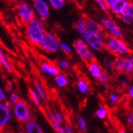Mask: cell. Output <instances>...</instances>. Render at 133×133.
Segmentation results:
<instances>
[{
  "mask_svg": "<svg viewBox=\"0 0 133 133\" xmlns=\"http://www.w3.org/2000/svg\"><path fill=\"white\" fill-rule=\"evenodd\" d=\"M12 113L16 120L24 124L32 120L29 104L24 100H21L12 106Z\"/></svg>",
  "mask_w": 133,
  "mask_h": 133,
  "instance_id": "277c9868",
  "label": "cell"
},
{
  "mask_svg": "<svg viewBox=\"0 0 133 133\" xmlns=\"http://www.w3.org/2000/svg\"><path fill=\"white\" fill-rule=\"evenodd\" d=\"M64 131H65V133H74L72 128H71V126L68 124H66L64 127Z\"/></svg>",
  "mask_w": 133,
  "mask_h": 133,
  "instance_id": "60d3db41",
  "label": "cell"
},
{
  "mask_svg": "<svg viewBox=\"0 0 133 133\" xmlns=\"http://www.w3.org/2000/svg\"><path fill=\"white\" fill-rule=\"evenodd\" d=\"M73 49L75 50L77 56L84 62H91L96 61L94 53L90 49L88 44L83 38H77L73 43Z\"/></svg>",
  "mask_w": 133,
  "mask_h": 133,
  "instance_id": "3957f363",
  "label": "cell"
},
{
  "mask_svg": "<svg viewBox=\"0 0 133 133\" xmlns=\"http://www.w3.org/2000/svg\"><path fill=\"white\" fill-rule=\"evenodd\" d=\"M117 1V0H104L105 2V4L106 6V8H107L108 10H110L111 8V7L114 5V3Z\"/></svg>",
  "mask_w": 133,
  "mask_h": 133,
  "instance_id": "74e56055",
  "label": "cell"
},
{
  "mask_svg": "<svg viewBox=\"0 0 133 133\" xmlns=\"http://www.w3.org/2000/svg\"><path fill=\"white\" fill-rule=\"evenodd\" d=\"M84 33L87 32V33L102 34L103 32V29L101 24L96 21L95 20L89 17H84Z\"/></svg>",
  "mask_w": 133,
  "mask_h": 133,
  "instance_id": "8fae6325",
  "label": "cell"
},
{
  "mask_svg": "<svg viewBox=\"0 0 133 133\" xmlns=\"http://www.w3.org/2000/svg\"><path fill=\"white\" fill-rule=\"evenodd\" d=\"M77 127L81 132H85L88 128V124L86 119L83 116H79L77 118Z\"/></svg>",
  "mask_w": 133,
  "mask_h": 133,
  "instance_id": "d4e9b609",
  "label": "cell"
},
{
  "mask_svg": "<svg viewBox=\"0 0 133 133\" xmlns=\"http://www.w3.org/2000/svg\"><path fill=\"white\" fill-rule=\"evenodd\" d=\"M58 67L59 70L65 71V70H68L70 68V64L66 60L62 59V60H59L58 61Z\"/></svg>",
  "mask_w": 133,
  "mask_h": 133,
  "instance_id": "4dcf8cb0",
  "label": "cell"
},
{
  "mask_svg": "<svg viewBox=\"0 0 133 133\" xmlns=\"http://www.w3.org/2000/svg\"><path fill=\"white\" fill-rule=\"evenodd\" d=\"M76 88L81 94H87L89 90V83L84 78H79L76 82Z\"/></svg>",
  "mask_w": 133,
  "mask_h": 133,
  "instance_id": "ac0fdd59",
  "label": "cell"
},
{
  "mask_svg": "<svg viewBox=\"0 0 133 133\" xmlns=\"http://www.w3.org/2000/svg\"><path fill=\"white\" fill-rule=\"evenodd\" d=\"M129 85V82L128 79L126 78H123L122 80L120 81V86L123 88H127V87Z\"/></svg>",
  "mask_w": 133,
  "mask_h": 133,
  "instance_id": "ab89813d",
  "label": "cell"
},
{
  "mask_svg": "<svg viewBox=\"0 0 133 133\" xmlns=\"http://www.w3.org/2000/svg\"><path fill=\"white\" fill-rule=\"evenodd\" d=\"M133 25V22H132V25Z\"/></svg>",
  "mask_w": 133,
  "mask_h": 133,
  "instance_id": "ee69618b",
  "label": "cell"
},
{
  "mask_svg": "<svg viewBox=\"0 0 133 133\" xmlns=\"http://www.w3.org/2000/svg\"><path fill=\"white\" fill-rule=\"evenodd\" d=\"M126 94H127V96L128 98V100L133 103V83H129V85L126 88Z\"/></svg>",
  "mask_w": 133,
  "mask_h": 133,
  "instance_id": "d6a6232c",
  "label": "cell"
},
{
  "mask_svg": "<svg viewBox=\"0 0 133 133\" xmlns=\"http://www.w3.org/2000/svg\"><path fill=\"white\" fill-rule=\"evenodd\" d=\"M54 115H55V119H56V120L59 123H60V124L63 123V122H64V117H63V115L61 114V113H59V112H55L54 113Z\"/></svg>",
  "mask_w": 133,
  "mask_h": 133,
  "instance_id": "8d00e7d4",
  "label": "cell"
},
{
  "mask_svg": "<svg viewBox=\"0 0 133 133\" xmlns=\"http://www.w3.org/2000/svg\"><path fill=\"white\" fill-rule=\"evenodd\" d=\"M94 2L97 3V5L102 11H108L107 8H106V6H105V4L104 0H94Z\"/></svg>",
  "mask_w": 133,
  "mask_h": 133,
  "instance_id": "d590c367",
  "label": "cell"
},
{
  "mask_svg": "<svg viewBox=\"0 0 133 133\" xmlns=\"http://www.w3.org/2000/svg\"><path fill=\"white\" fill-rule=\"evenodd\" d=\"M59 43L60 42L55 34L46 32L42 42L39 46L43 51L46 52L55 53L59 49Z\"/></svg>",
  "mask_w": 133,
  "mask_h": 133,
  "instance_id": "ba28073f",
  "label": "cell"
},
{
  "mask_svg": "<svg viewBox=\"0 0 133 133\" xmlns=\"http://www.w3.org/2000/svg\"><path fill=\"white\" fill-rule=\"evenodd\" d=\"M104 47L110 54L115 56H128L131 54V50L129 46L122 38L107 35L105 37Z\"/></svg>",
  "mask_w": 133,
  "mask_h": 133,
  "instance_id": "6da1fadb",
  "label": "cell"
},
{
  "mask_svg": "<svg viewBox=\"0 0 133 133\" xmlns=\"http://www.w3.org/2000/svg\"><path fill=\"white\" fill-rule=\"evenodd\" d=\"M40 70H42V73L44 74H47L50 76H56L58 75L59 73V70L58 65L55 64H51L49 62H43L40 65Z\"/></svg>",
  "mask_w": 133,
  "mask_h": 133,
  "instance_id": "4fadbf2b",
  "label": "cell"
},
{
  "mask_svg": "<svg viewBox=\"0 0 133 133\" xmlns=\"http://www.w3.org/2000/svg\"><path fill=\"white\" fill-rule=\"evenodd\" d=\"M46 116H47L50 123L52 125V127L54 128L55 131L57 133H65L64 128L62 127V125L55 119L54 113L51 112V111H47V112H46Z\"/></svg>",
  "mask_w": 133,
  "mask_h": 133,
  "instance_id": "e0dca14e",
  "label": "cell"
},
{
  "mask_svg": "<svg viewBox=\"0 0 133 133\" xmlns=\"http://www.w3.org/2000/svg\"><path fill=\"white\" fill-rule=\"evenodd\" d=\"M131 2H133V0H131Z\"/></svg>",
  "mask_w": 133,
  "mask_h": 133,
  "instance_id": "f6af8a7d",
  "label": "cell"
},
{
  "mask_svg": "<svg viewBox=\"0 0 133 133\" xmlns=\"http://www.w3.org/2000/svg\"><path fill=\"white\" fill-rule=\"evenodd\" d=\"M115 70L119 74L131 75L132 73V64L130 56H115Z\"/></svg>",
  "mask_w": 133,
  "mask_h": 133,
  "instance_id": "9c48e42d",
  "label": "cell"
},
{
  "mask_svg": "<svg viewBox=\"0 0 133 133\" xmlns=\"http://www.w3.org/2000/svg\"><path fill=\"white\" fill-rule=\"evenodd\" d=\"M59 49H60L63 52H64L65 54H71L72 52L71 47L69 44H68L66 43H64V42L59 43Z\"/></svg>",
  "mask_w": 133,
  "mask_h": 133,
  "instance_id": "f546056e",
  "label": "cell"
},
{
  "mask_svg": "<svg viewBox=\"0 0 133 133\" xmlns=\"http://www.w3.org/2000/svg\"><path fill=\"white\" fill-rule=\"evenodd\" d=\"M12 114L11 109L6 108L3 103H0V132L9 124Z\"/></svg>",
  "mask_w": 133,
  "mask_h": 133,
  "instance_id": "7c38bea8",
  "label": "cell"
},
{
  "mask_svg": "<svg viewBox=\"0 0 133 133\" xmlns=\"http://www.w3.org/2000/svg\"><path fill=\"white\" fill-rule=\"evenodd\" d=\"M32 8L42 21L47 20L50 16V6L46 0H32Z\"/></svg>",
  "mask_w": 133,
  "mask_h": 133,
  "instance_id": "30bf717a",
  "label": "cell"
},
{
  "mask_svg": "<svg viewBox=\"0 0 133 133\" xmlns=\"http://www.w3.org/2000/svg\"><path fill=\"white\" fill-rule=\"evenodd\" d=\"M109 114V111L108 109L105 107V106H100L97 108V109L95 112V115L98 119H101V120H104L106 118H107Z\"/></svg>",
  "mask_w": 133,
  "mask_h": 133,
  "instance_id": "44dd1931",
  "label": "cell"
},
{
  "mask_svg": "<svg viewBox=\"0 0 133 133\" xmlns=\"http://www.w3.org/2000/svg\"><path fill=\"white\" fill-rule=\"evenodd\" d=\"M130 58H131V64H132V73H131V75H132V77H133V54H131V56H130Z\"/></svg>",
  "mask_w": 133,
  "mask_h": 133,
  "instance_id": "7bdbcfd3",
  "label": "cell"
},
{
  "mask_svg": "<svg viewBox=\"0 0 133 133\" xmlns=\"http://www.w3.org/2000/svg\"><path fill=\"white\" fill-rule=\"evenodd\" d=\"M11 133H13V132H11Z\"/></svg>",
  "mask_w": 133,
  "mask_h": 133,
  "instance_id": "bcb514c9",
  "label": "cell"
},
{
  "mask_svg": "<svg viewBox=\"0 0 133 133\" xmlns=\"http://www.w3.org/2000/svg\"><path fill=\"white\" fill-rule=\"evenodd\" d=\"M118 18L121 20V21L123 22L124 24L126 25H132V22H133V19H131L129 17H127V16H125L123 15H121V16H119Z\"/></svg>",
  "mask_w": 133,
  "mask_h": 133,
  "instance_id": "e575fe53",
  "label": "cell"
},
{
  "mask_svg": "<svg viewBox=\"0 0 133 133\" xmlns=\"http://www.w3.org/2000/svg\"><path fill=\"white\" fill-rule=\"evenodd\" d=\"M9 101L14 105L21 101V96H19L17 92H12L9 96Z\"/></svg>",
  "mask_w": 133,
  "mask_h": 133,
  "instance_id": "836d02e7",
  "label": "cell"
},
{
  "mask_svg": "<svg viewBox=\"0 0 133 133\" xmlns=\"http://www.w3.org/2000/svg\"><path fill=\"white\" fill-rule=\"evenodd\" d=\"M128 2H129L128 0H117L109 11H110L115 16L118 17L119 16H121L123 14V12L126 8V6L128 5Z\"/></svg>",
  "mask_w": 133,
  "mask_h": 133,
  "instance_id": "9a60e30c",
  "label": "cell"
},
{
  "mask_svg": "<svg viewBox=\"0 0 133 133\" xmlns=\"http://www.w3.org/2000/svg\"><path fill=\"white\" fill-rule=\"evenodd\" d=\"M104 67L105 71H113L115 70V58L108 57L104 61Z\"/></svg>",
  "mask_w": 133,
  "mask_h": 133,
  "instance_id": "484cf974",
  "label": "cell"
},
{
  "mask_svg": "<svg viewBox=\"0 0 133 133\" xmlns=\"http://www.w3.org/2000/svg\"><path fill=\"white\" fill-rule=\"evenodd\" d=\"M29 97L31 99V101H32L33 105H34L37 108H41L42 104H41V101H40V100H41V99H40L39 96L37 95V93L35 91V90L30 88L29 90Z\"/></svg>",
  "mask_w": 133,
  "mask_h": 133,
  "instance_id": "7402d4cb",
  "label": "cell"
},
{
  "mask_svg": "<svg viewBox=\"0 0 133 133\" xmlns=\"http://www.w3.org/2000/svg\"><path fill=\"white\" fill-rule=\"evenodd\" d=\"M27 36L29 40L35 45H40L45 34L43 21L37 17L33 18L27 24Z\"/></svg>",
  "mask_w": 133,
  "mask_h": 133,
  "instance_id": "7a4b0ae2",
  "label": "cell"
},
{
  "mask_svg": "<svg viewBox=\"0 0 133 133\" xmlns=\"http://www.w3.org/2000/svg\"><path fill=\"white\" fill-rule=\"evenodd\" d=\"M122 15L133 19V2H128Z\"/></svg>",
  "mask_w": 133,
  "mask_h": 133,
  "instance_id": "4316f807",
  "label": "cell"
},
{
  "mask_svg": "<svg viewBox=\"0 0 133 133\" xmlns=\"http://www.w3.org/2000/svg\"><path fill=\"white\" fill-rule=\"evenodd\" d=\"M118 133H127V131H126V129H124V128H120L118 130Z\"/></svg>",
  "mask_w": 133,
  "mask_h": 133,
  "instance_id": "b9f144b4",
  "label": "cell"
},
{
  "mask_svg": "<svg viewBox=\"0 0 133 133\" xmlns=\"http://www.w3.org/2000/svg\"><path fill=\"white\" fill-rule=\"evenodd\" d=\"M100 24H101L103 30L106 32L108 36L115 37L118 38H122L123 36V32L118 24L110 17H102L100 19Z\"/></svg>",
  "mask_w": 133,
  "mask_h": 133,
  "instance_id": "8992f818",
  "label": "cell"
},
{
  "mask_svg": "<svg viewBox=\"0 0 133 133\" xmlns=\"http://www.w3.org/2000/svg\"><path fill=\"white\" fill-rule=\"evenodd\" d=\"M0 65L6 70L12 71V65L8 60L6 59L3 49H1V48H0Z\"/></svg>",
  "mask_w": 133,
  "mask_h": 133,
  "instance_id": "d6986e66",
  "label": "cell"
},
{
  "mask_svg": "<svg viewBox=\"0 0 133 133\" xmlns=\"http://www.w3.org/2000/svg\"><path fill=\"white\" fill-rule=\"evenodd\" d=\"M6 101V94L4 91L0 88V103H3Z\"/></svg>",
  "mask_w": 133,
  "mask_h": 133,
  "instance_id": "f35d334b",
  "label": "cell"
},
{
  "mask_svg": "<svg viewBox=\"0 0 133 133\" xmlns=\"http://www.w3.org/2000/svg\"><path fill=\"white\" fill-rule=\"evenodd\" d=\"M24 130L26 133H44L41 126L32 119L24 124Z\"/></svg>",
  "mask_w": 133,
  "mask_h": 133,
  "instance_id": "2e32d148",
  "label": "cell"
},
{
  "mask_svg": "<svg viewBox=\"0 0 133 133\" xmlns=\"http://www.w3.org/2000/svg\"><path fill=\"white\" fill-rule=\"evenodd\" d=\"M16 11L19 20L24 25H27L33 18H35V12L32 7L24 0H21L17 3Z\"/></svg>",
  "mask_w": 133,
  "mask_h": 133,
  "instance_id": "52a82bcc",
  "label": "cell"
},
{
  "mask_svg": "<svg viewBox=\"0 0 133 133\" xmlns=\"http://www.w3.org/2000/svg\"><path fill=\"white\" fill-rule=\"evenodd\" d=\"M50 8L55 10L62 9L65 6V0H46Z\"/></svg>",
  "mask_w": 133,
  "mask_h": 133,
  "instance_id": "cb8c5ba5",
  "label": "cell"
},
{
  "mask_svg": "<svg viewBox=\"0 0 133 133\" xmlns=\"http://www.w3.org/2000/svg\"><path fill=\"white\" fill-rule=\"evenodd\" d=\"M98 81L103 86H105V85L108 84V83L110 81V76H109V74L107 73V71H105L104 70H102L101 76H100V78L98 79Z\"/></svg>",
  "mask_w": 133,
  "mask_h": 133,
  "instance_id": "83f0119b",
  "label": "cell"
},
{
  "mask_svg": "<svg viewBox=\"0 0 133 133\" xmlns=\"http://www.w3.org/2000/svg\"><path fill=\"white\" fill-rule=\"evenodd\" d=\"M88 70L92 78L98 81L103 69L102 68V66L100 65L99 63H97L96 61H94L88 63Z\"/></svg>",
  "mask_w": 133,
  "mask_h": 133,
  "instance_id": "5bb4252c",
  "label": "cell"
},
{
  "mask_svg": "<svg viewBox=\"0 0 133 133\" xmlns=\"http://www.w3.org/2000/svg\"><path fill=\"white\" fill-rule=\"evenodd\" d=\"M55 83L59 88H65L68 84V77L63 73H59L58 75L55 76Z\"/></svg>",
  "mask_w": 133,
  "mask_h": 133,
  "instance_id": "ffe728a7",
  "label": "cell"
},
{
  "mask_svg": "<svg viewBox=\"0 0 133 133\" xmlns=\"http://www.w3.org/2000/svg\"><path fill=\"white\" fill-rule=\"evenodd\" d=\"M108 101L110 104L112 105H115L118 102V100H119V97H118V94L115 91H110L109 94H108Z\"/></svg>",
  "mask_w": 133,
  "mask_h": 133,
  "instance_id": "f1b7e54d",
  "label": "cell"
},
{
  "mask_svg": "<svg viewBox=\"0 0 133 133\" xmlns=\"http://www.w3.org/2000/svg\"><path fill=\"white\" fill-rule=\"evenodd\" d=\"M81 38L84 39L92 51H102L105 49V38L102 34L86 32L81 36Z\"/></svg>",
  "mask_w": 133,
  "mask_h": 133,
  "instance_id": "5b68a950",
  "label": "cell"
},
{
  "mask_svg": "<svg viewBox=\"0 0 133 133\" xmlns=\"http://www.w3.org/2000/svg\"><path fill=\"white\" fill-rule=\"evenodd\" d=\"M34 90L37 93V95L39 96L40 99L42 100V101L44 102H46V101H47V96H46L45 92L42 88V86L41 85V83H34Z\"/></svg>",
  "mask_w": 133,
  "mask_h": 133,
  "instance_id": "603a6c76",
  "label": "cell"
},
{
  "mask_svg": "<svg viewBox=\"0 0 133 133\" xmlns=\"http://www.w3.org/2000/svg\"><path fill=\"white\" fill-rule=\"evenodd\" d=\"M126 122L131 128H133V109H129L126 113Z\"/></svg>",
  "mask_w": 133,
  "mask_h": 133,
  "instance_id": "1f68e13d",
  "label": "cell"
}]
</instances>
